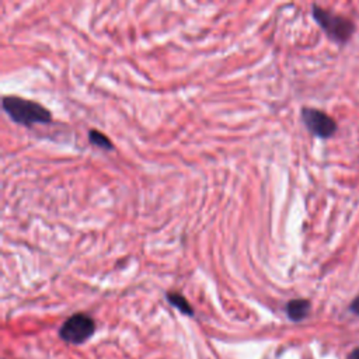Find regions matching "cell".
Segmentation results:
<instances>
[{
  "instance_id": "obj_3",
  "label": "cell",
  "mask_w": 359,
  "mask_h": 359,
  "mask_svg": "<svg viewBox=\"0 0 359 359\" xmlns=\"http://www.w3.org/2000/svg\"><path fill=\"white\" fill-rule=\"evenodd\" d=\"M94 320L84 313H76L62 324L59 335L63 341L69 344H83L94 334Z\"/></svg>"
},
{
  "instance_id": "obj_9",
  "label": "cell",
  "mask_w": 359,
  "mask_h": 359,
  "mask_svg": "<svg viewBox=\"0 0 359 359\" xmlns=\"http://www.w3.org/2000/svg\"><path fill=\"white\" fill-rule=\"evenodd\" d=\"M346 359H359V348L353 349V351L348 355V358H346Z\"/></svg>"
},
{
  "instance_id": "obj_2",
  "label": "cell",
  "mask_w": 359,
  "mask_h": 359,
  "mask_svg": "<svg viewBox=\"0 0 359 359\" xmlns=\"http://www.w3.org/2000/svg\"><path fill=\"white\" fill-rule=\"evenodd\" d=\"M311 10H313V17L317 21V24L323 28V31L332 41L344 43L352 36V34L355 31V25L346 17L330 13L328 10H324L323 7H318L317 4H314L311 7Z\"/></svg>"
},
{
  "instance_id": "obj_6",
  "label": "cell",
  "mask_w": 359,
  "mask_h": 359,
  "mask_svg": "<svg viewBox=\"0 0 359 359\" xmlns=\"http://www.w3.org/2000/svg\"><path fill=\"white\" fill-rule=\"evenodd\" d=\"M167 300L170 302L171 306H174L175 309H178L181 313L187 314V316H194V309L192 306L188 303V300L181 294V293H175V292H168L165 294Z\"/></svg>"
},
{
  "instance_id": "obj_1",
  "label": "cell",
  "mask_w": 359,
  "mask_h": 359,
  "mask_svg": "<svg viewBox=\"0 0 359 359\" xmlns=\"http://www.w3.org/2000/svg\"><path fill=\"white\" fill-rule=\"evenodd\" d=\"M4 112L18 125L31 128L36 123H49L52 114L42 104L17 95H4L1 98Z\"/></svg>"
},
{
  "instance_id": "obj_7",
  "label": "cell",
  "mask_w": 359,
  "mask_h": 359,
  "mask_svg": "<svg viewBox=\"0 0 359 359\" xmlns=\"http://www.w3.org/2000/svg\"><path fill=\"white\" fill-rule=\"evenodd\" d=\"M88 140H90L91 144H94L98 149H102V150H107V151H111L114 149V144H112L111 139L105 133H102L97 129H90L88 130Z\"/></svg>"
},
{
  "instance_id": "obj_4",
  "label": "cell",
  "mask_w": 359,
  "mask_h": 359,
  "mask_svg": "<svg viewBox=\"0 0 359 359\" xmlns=\"http://www.w3.org/2000/svg\"><path fill=\"white\" fill-rule=\"evenodd\" d=\"M302 121L307 130L320 139H328L337 132L335 121L328 114L316 108H302Z\"/></svg>"
},
{
  "instance_id": "obj_8",
  "label": "cell",
  "mask_w": 359,
  "mask_h": 359,
  "mask_svg": "<svg viewBox=\"0 0 359 359\" xmlns=\"http://www.w3.org/2000/svg\"><path fill=\"white\" fill-rule=\"evenodd\" d=\"M351 310H352L356 316H359V296L351 303Z\"/></svg>"
},
{
  "instance_id": "obj_5",
  "label": "cell",
  "mask_w": 359,
  "mask_h": 359,
  "mask_svg": "<svg viewBox=\"0 0 359 359\" xmlns=\"http://www.w3.org/2000/svg\"><path fill=\"white\" fill-rule=\"evenodd\" d=\"M310 311V302L306 299H293L286 304V314L292 321H302Z\"/></svg>"
}]
</instances>
